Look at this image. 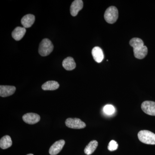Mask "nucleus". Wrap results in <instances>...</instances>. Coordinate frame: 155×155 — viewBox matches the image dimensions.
Listing matches in <instances>:
<instances>
[{
	"label": "nucleus",
	"instance_id": "obj_18",
	"mask_svg": "<svg viewBox=\"0 0 155 155\" xmlns=\"http://www.w3.org/2000/svg\"><path fill=\"white\" fill-rule=\"evenodd\" d=\"M104 111L107 115H113L115 112V107L112 105H107L104 107Z\"/></svg>",
	"mask_w": 155,
	"mask_h": 155
},
{
	"label": "nucleus",
	"instance_id": "obj_4",
	"mask_svg": "<svg viewBox=\"0 0 155 155\" xmlns=\"http://www.w3.org/2000/svg\"><path fill=\"white\" fill-rule=\"evenodd\" d=\"M119 17L118 10L116 7L111 6L106 10L104 14V19L108 23L113 24L117 21Z\"/></svg>",
	"mask_w": 155,
	"mask_h": 155
},
{
	"label": "nucleus",
	"instance_id": "obj_16",
	"mask_svg": "<svg viewBox=\"0 0 155 155\" xmlns=\"http://www.w3.org/2000/svg\"><path fill=\"white\" fill-rule=\"evenodd\" d=\"M12 141L11 137L8 135H5L1 139L0 147L2 149L8 148L12 146Z\"/></svg>",
	"mask_w": 155,
	"mask_h": 155
},
{
	"label": "nucleus",
	"instance_id": "obj_8",
	"mask_svg": "<svg viewBox=\"0 0 155 155\" xmlns=\"http://www.w3.org/2000/svg\"><path fill=\"white\" fill-rule=\"evenodd\" d=\"M65 143V141L64 140L55 142L50 147L49 151L50 155H56L59 153L63 149Z\"/></svg>",
	"mask_w": 155,
	"mask_h": 155
},
{
	"label": "nucleus",
	"instance_id": "obj_6",
	"mask_svg": "<svg viewBox=\"0 0 155 155\" xmlns=\"http://www.w3.org/2000/svg\"><path fill=\"white\" fill-rule=\"evenodd\" d=\"M141 107L145 114L150 116H155V102L145 101L142 104Z\"/></svg>",
	"mask_w": 155,
	"mask_h": 155
},
{
	"label": "nucleus",
	"instance_id": "obj_1",
	"mask_svg": "<svg viewBox=\"0 0 155 155\" xmlns=\"http://www.w3.org/2000/svg\"><path fill=\"white\" fill-rule=\"evenodd\" d=\"M129 44L133 48L134 56L136 58L142 59L145 58L147 54L148 49L144 45L142 40L137 38H134L130 40Z\"/></svg>",
	"mask_w": 155,
	"mask_h": 155
},
{
	"label": "nucleus",
	"instance_id": "obj_5",
	"mask_svg": "<svg viewBox=\"0 0 155 155\" xmlns=\"http://www.w3.org/2000/svg\"><path fill=\"white\" fill-rule=\"evenodd\" d=\"M66 126L73 129H82L86 127V124L78 118H68L65 121Z\"/></svg>",
	"mask_w": 155,
	"mask_h": 155
},
{
	"label": "nucleus",
	"instance_id": "obj_19",
	"mask_svg": "<svg viewBox=\"0 0 155 155\" xmlns=\"http://www.w3.org/2000/svg\"><path fill=\"white\" fill-rule=\"evenodd\" d=\"M118 147V144L116 141L112 140L109 143L108 149L110 151H114L117 149Z\"/></svg>",
	"mask_w": 155,
	"mask_h": 155
},
{
	"label": "nucleus",
	"instance_id": "obj_14",
	"mask_svg": "<svg viewBox=\"0 0 155 155\" xmlns=\"http://www.w3.org/2000/svg\"><path fill=\"white\" fill-rule=\"evenodd\" d=\"M62 65L64 69L68 71L73 70L76 67V64L75 61L72 57H67L66 59H64L62 63Z\"/></svg>",
	"mask_w": 155,
	"mask_h": 155
},
{
	"label": "nucleus",
	"instance_id": "obj_10",
	"mask_svg": "<svg viewBox=\"0 0 155 155\" xmlns=\"http://www.w3.org/2000/svg\"><path fill=\"white\" fill-rule=\"evenodd\" d=\"M16 88L13 86L1 85L0 86V96L2 97L10 96L14 94L16 91Z\"/></svg>",
	"mask_w": 155,
	"mask_h": 155
},
{
	"label": "nucleus",
	"instance_id": "obj_13",
	"mask_svg": "<svg viewBox=\"0 0 155 155\" xmlns=\"http://www.w3.org/2000/svg\"><path fill=\"white\" fill-rule=\"evenodd\" d=\"M26 31V29L24 27H17L12 32V37L15 40L20 41L24 37Z\"/></svg>",
	"mask_w": 155,
	"mask_h": 155
},
{
	"label": "nucleus",
	"instance_id": "obj_7",
	"mask_svg": "<svg viewBox=\"0 0 155 155\" xmlns=\"http://www.w3.org/2000/svg\"><path fill=\"white\" fill-rule=\"evenodd\" d=\"M22 119L25 123L33 125L36 124L40 120V116L35 113H28L23 115Z\"/></svg>",
	"mask_w": 155,
	"mask_h": 155
},
{
	"label": "nucleus",
	"instance_id": "obj_11",
	"mask_svg": "<svg viewBox=\"0 0 155 155\" xmlns=\"http://www.w3.org/2000/svg\"><path fill=\"white\" fill-rule=\"evenodd\" d=\"M35 21V17L32 14H27L22 17L21 23L24 28H28L31 27Z\"/></svg>",
	"mask_w": 155,
	"mask_h": 155
},
{
	"label": "nucleus",
	"instance_id": "obj_20",
	"mask_svg": "<svg viewBox=\"0 0 155 155\" xmlns=\"http://www.w3.org/2000/svg\"><path fill=\"white\" fill-rule=\"evenodd\" d=\"M27 155H34L33 154H28Z\"/></svg>",
	"mask_w": 155,
	"mask_h": 155
},
{
	"label": "nucleus",
	"instance_id": "obj_9",
	"mask_svg": "<svg viewBox=\"0 0 155 155\" xmlns=\"http://www.w3.org/2000/svg\"><path fill=\"white\" fill-rule=\"evenodd\" d=\"M83 7V1L81 0H75L73 1L70 6V14L73 17H75Z\"/></svg>",
	"mask_w": 155,
	"mask_h": 155
},
{
	"label": "nucleus",
	"instance_id": "obj_2",
	"mask_svg": "<svg viewBox=\"0 0 155 155\" xmlns=\"http://www.w3.org/2000/svg\"><path fill=\"white\" fill-rule=\"evenodd\" d=\"M138 137L140 141L145 144L155 145V134L148 130H141L138 132Z\"/></svg>",
	"mask_w": 155,
	"mask_h": 155
},
{
	"label": "nucleus",
	"instance_id": "obj_3",
	"mask_svg": "<svg viewBox=\"0 0 155 155\" xmlns=\"http://www.w3.org/2000/svg\"><path fill=\"white\" fill-rule=\"evenodd\" d=\"M54 49L52 43L48 38H45L41 41L39 47V54L43 57L49 55Z\"/></svg>",
	"mask_w": 155,
	"mask_h": 155
},
{
	"label": "nucleus",
	"instance_id": "obj_15",
	"mask_svg": "<svg viewBox=\"0 0 155 155\" xmlns=\"http://www.w3.org/2000/svg\"><path fill=\"white\" fill-rule=\"evenodd\" d=\"M60 85L57 81H47L42 85V89L45 91H54L58 89Z\"/></svg>",
	"mask_w": 155,
	"mask_h": 155
},
{
	"label": "nucleus",
	"instance_id": "obj_17",
	"mask_svg": "<svg viewBox=\"0 0 155 155\" xmlns=\"http://www.w3.org/2000/svg\"><path fill=\"white\" fill-rule=\"evenodd\" d=\"M98 142L94 140L91 141L86 147L84 150V152L87 155H90L94 152V151L98 146Z\"/></svg>",
	"mask_w": 155,
	"mask_h": 155
},
{
	"label": "nucleus",
	"instance_id": "obj_12",
	"mask_svg": "<svg viewBox=\"0 0 155 155\" xmlns=\"http://www.w3.org/2000/svg\"><path fill=\"white\" fill-rule=\"evenodd\" d=\"M92 55L94 61L98 63H101L104 58L102 50L99 47H95L93 48L92 50Z\"/></svg>",
	"mask_w": 155,
	"mask_h": 155
}]
</instances>
